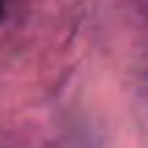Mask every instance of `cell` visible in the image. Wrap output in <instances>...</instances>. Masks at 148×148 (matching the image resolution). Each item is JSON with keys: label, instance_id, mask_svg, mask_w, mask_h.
<instances>
[{"label": "cell", "instance_id": "obj_1", "mask_svg": "<svg viewBox=\"0 0 148 148\" xmlns=\"http://www.w3.org/2000/svg\"><path fill=\"white\" fill-rule=\"evenodd\" d=\"M5 5H8V0H0V19H3V14H5Z\"/></svg>", "mask_w": 148, "mask_h": 148}]
</instances>
